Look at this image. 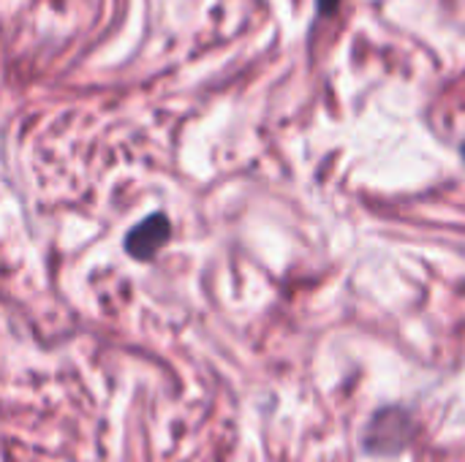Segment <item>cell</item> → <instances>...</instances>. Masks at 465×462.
<instances>
[{
  "instance_id": "6da1fadb",
  "label": "cell",
  "mask_w": 465,
  "mask_h": 462,
  "mask_svg": "<svg viewBox=\"0 0 465 462\" xmlns=\"http://www.w3.org/2000/svg\"><path fill=\"white\" fill-rule=\"evenodd\" d=\"M166 237H169V223H166V218H163V215H150V218H144V221L128 234L125 248H128V253L136 256V259H150V256L166 242Z\"/></svg>"
},
{
  "instance_id": "7a4b0ae2",
  "label": "cell",
  "mask_w": 465,
  "mask_h": 462,
  "mask_svg": "<svg viewBox=\"0 0 465 462\" xmlns=\"http://www.w3.org/2000/svg\"><path fill=\"white\" fill-rule=\"evenodd\" d=\"M332 3H335V0H322V8H324V11H330V8H332Z\"/></svg>"
}]
</instances>
